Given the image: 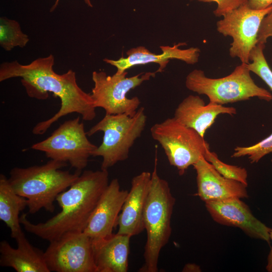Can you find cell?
Wrapping results in <instances>:
<instances>
[{
    "label": "cell",
    "instance_id": "cell-11",
    "mask_svg": "<svg viewBox=\"0 0 272 272\" xmlns=\"http://www.w3.org/2000/svg\"><path fill=\"white\" fill-rule=\"evenodd\" d=\"M44 254L50 272H96L92 240L84 232H67L50 241Z\"/></svg>",
    "mask_w": 272,
    "mask_h": 272
},
{
    "label": "cell",
    "instance_id": "cell-3",
    "mask_svg": "<svg viewBox=\"0 0 272 272\" xmlns=\"http://www.w3.org/2000/svg\"><path fill=\"white\" fill-rule=\"evenodd\" d=\"M67 165V163L50 159L42 165L11 170L9 182L17 194L27 199L30 214H36L42 209L54 212L57 195L70 187L81 174L77 170L72 173L61 170Z\"/></svg>",
    "mask_w": 272,
    "mask_h": 272
},
{
    "label": "cell",
    "instance_id": "cell-31",
    "mask_svg": "<svg viewBox=\"0 0 272 272\" xmlns=\"http://www.w3.org/2000/svg\"><path fill=\"white\" fill-rule=\"evenodd\" d=\"M271 162H272V159H271Z\"/></svg>",
    "mask_w": 272,
    "mask_h": 272
},
{
    "label": "cell",
    "instance_id": "cell-24",
    "mask_svg": "<svg viewBox=\"0 0 272 272\" xmlns=\"http://www.w3.org/2000/svg\"><path fill=\"white\" fill-rule=\"evenodd\" d=\"M272 152V133L258 143L248 147L237 146L231 157L239 158L248 156L251 163L258 162L266 155Z\"/></svg>",
    "mask_w": 272,
    "mask_h": 272
},
{
    "label": "cell",
    "instance_id": "cell-23",
    "mask_svg": "<svg viewBox=\"0 0 272 272\" xmlns=\"http://www.w3.org/2000/svg\"><path fill=\"white\" fill-rule=\"evenodd\" d=\"M204 158L224 177L248 185L247 171L245 168L223 162L219 159L215 152H211L210 150L206 153Z\"/></svg>",
    "mask_w": 272,
    "mask_h": 272
},
{
    "label": "cell",
    "instance_id": "cell-16",
    "mask_svg": "<svg viewBox=\"0 0 272 272\" xmlns=\"http://www.w3.org/2000/svg\"><path fill=\"white\" fill-rule=\"evenodd\" d=\"M152 173L144 171L133 177L119 214L117 233L131 237L144 229L143 215L150 188Z\"/></svg>",
    "mask_w": 272,
    "mask_h": 272
},
{
    "label": "cell",
    "instance_id": "cell-15",
    "mask_svg": "<svg viewBox=\"0 0 272 272\" xmlns=\"http://www.w3.org/2000/svg\"><path fill=\"white\" fill-rule=\"evenodd\" d=\"M193 167L196 174L195 195L205 202L233 197L248 198L247 185L224 177L204 157Z\"/></svg>",
    "mask_w": 272,
    "mask_h": 272
},
{
    "label": "cell",
    "instance_id": "cell-7",
    "mask_svg": "<svg viewBox=\"0 0 272 272\" xmlns=\"http://www.w3.org/2000/svg\"><path fill=\"white\" fill-rule=\"evenodd\" d=\"M150 132L164 150L169 164L177 168L181 176L210 150L204 137L174 117L154 124Z\"/></svg>",
    "mask_w": 272,
    "mask_h": 272
},
{
    "label": "cell",
    "instance_id": "cell-30",
    "mask_svg": "<svg viewBox=\"0 0 272 272\" xmlns=\"http://www.w3.org/2000/svg\"><path fill=\"white\" fill-rule=\"evenodd\" d=\"M59 0H56L54 5L53 6V9H55V7L57 6L58 2ZM85 3L89 7H93V5L92 4V2L91 0H83Z\"/></svg>",
    "mask_w": 272,
    "mask_h": 272
},
{
    "label": "cell",
    "instance_id": "cell-1",
    "mask_svg": "<svg viewBox=\"0 0 272 272\" xmlns=\"http://www.w3.org/2000/svg\"><path fill=\"white\" fill-rule=\"evenodd\" d=\"M54 64V56L49 54L27 64L15 60L3 62L0 65V82L20 78L29 97L46 100L48 92H51L60 100L58 112L36 124L32 130L34 134H44L53 123L71 113L79 114L85 121L93 120L96 116L91 94L78 86L76 73L70 70L63 74H58L53 69Z\"/></svg>",
    "mask_w": 272,
    "mask_h": 272
},
{
    "label": "cell",
    "instance_id": "cell-10",
    "mask_svg": "<svg viewBox=\"0 0 272 272\" xmlns=\"http://www.w3.org/2000/svg\"><path fill=\"white\" fill-rule=\"evenodd\" d=\"M272 5L254 10L244 4L224 15L217 23V30L224 36L232 38L229 55L238 57L241 63L250 62L252 49L257 44V36L262 21L271 10Z\"/></svg>",
    "mask_w": 272,
    "mask_h": 272
},
{
    "label": "cell",
    "instance_id": "cell-12",
    "mask_svg": "<svg viewBox=\"0 0 272 272\" xmlns=\"http://www.w3.org/2000/svg\"><path fill=\"white\" fill-rule=\"evenodd\" d=\"M237 197L205 202L212 219L217 223L238 228L248 236L270 243V228L257 219L249 207Z\"/></svg>",
    "mask_w": 272,
    "mask_h": 272
},
{
    "label": "cell",
    "instance_id": "cell-8",
    "mask_svg": "<svg viewBox=\"0 0 272 272\" xmlns=\"http://www.w3.org/2000/svg\"><path fill=\"white\" fill-rule=\"evenodd\" d=\"M88 137L79 116L65 121L49 137L33 144L31 149L44 152L50 159L67 163L81 172L97 148Z\"/></svg>",
    "mask_w": 272,
    "mask_h": 272
},
{
    "label": "cell",
    "instance_id": "cell-18",
    "mask_svg": "<svg viewBox=\"0 0 272 272\" xmlns=\"http://www.w3.org/2000/svg\"><path fill=\"white\" fill-rule=\"evenodd\" d=\"M16 248L6 240L0 242V265L10 267L17 272H50L44 252L33 246L22 231L15 238Z\"/></svg>",
    "mask_w": 272,
    "mask_h": 272
},
{
    "label": "cell",
    "instance_id": "cell-25",
    "mask_svg": "<svg viewBox=\"0 0 272 272\" xmlns=\"http://www.w3.org/2000/svg\"><path fill=\"white\" fill-rule=\"evenodd\" d=\"M193 1V0H192ZM203 3L214 2L217 4L214 14L218 17H223L228 13L247 3V0H197Z\"/></svg>",
    "mask_w": 272,
    "mask_h": 272
},
{
    "label": "cell",
    "instance_id": "cell-26",
    "mask_svg": "<svg viewBox=\"0 0 272 272\" xmlns=\"http://www.w3.org/2000/svg\"><path fill=\"white\" fill-rule=\"evenodd\" d=\"M269 37H272V9L262 21L258 34L257 43L265 44Z\"/></svg>",
    "mask_w": 272,
    "mask_h": 272
},
{
    "label": "cell",
    "instance_id": "cell-13",
    "mask_svg": "<svg viewBox=\"0 0 272 272\" xmlns=\"http://www.w3.org/2000/svg\"><path fill=\"white\" fill-rule=\"evenodd\" d=\"M121 189L117 179H113L94 209L84 231L92 240L111 235L128 193Z\"/></svg>",
    "mask_w": 272,
    "mask_h": 272
},
{
    "label": "cell",
    "instance_id": "cell-19",
    "mask_svg": "<svg viewBox=\"0 0 272 272\" xmlns=\"http://www.w3.org/2000/svg\"><path fill=\"white\" fill-rule=\"evenodd\" d=\"M131 237L118 233L92 240L96 272H126Z\"/></svg>",
    "mask_w": 272,
    "mask_h": 272
},
{
    "label": "cell",
    "instance_id": "cell-20",
    "mask_svg": "<svg viewBox=\"0 0 272 272\" xmlns=\"http://www.w3.org/2000/svg\"><path fill=\"white\" fill-rule=\"evenodd\" d=\"M28 207L27 199L17 194L11 185L8 178L0 175V220L11 231V236L15 238L23 231L21 227L19 214Z\"/></svg>",
    "mask_w": 272,
    "mask_h": 272
},
{
    "label": "cell",
    "instance_id": "cell-22",
    "mask_svg": "<svg viewBox=\"0 0 272 272\" xmlns=\"http://www.w3.org/2000/svg\"><path fill=\"white\" fill-rule=\"evenodd\" d=\"M265 44L257 43L251 50L247 64L250 72L260 77L272 91V70L263 53Z\"/></svg>",
    "mask_w": 272,
    "mask_h": 272
},
{
    "label": "cell",
    "instance_id": "cell-5",
    "mask_svg": "<svg viewBox=\"0 0 272 272\" xmlns=\"http://www.w3.org/2000/svg\"><path fill=\"white\" fill-rule=\"evenodd\" d=\"M146 122L145 108L141 107L132 116L125 113L105 114L87 132L88 137L99 131L104 133L102 143L92 155L102 157L101 169L108 170L128 158L129 150L141 135Z\"/></svg>",
    "mask_w": 272,
    "mask_h": 272
},
{
    "label": "cell",
    "instance_id": "cell-28",
    "mask_svg": "<svg viewBox=\"0 0 272 272\" xmlns=\"http://www.w3.org/2000/svg\"><path fill=\"white\" fill-rule=\"evenodd\" d=\"M201 271L200 267L199 265L190 263L185 264L182 269V271L184 272H199Z\"/></svg>",
    "mask_w": 272,
    "mask_h": 272
},
{
    "label": "cell",
    "instance_id": "cell-29",
    "mask_svg": "<svg viewBox=\"0 0 272 272\" xmlns=\"http://www.w3.org/2000/svg\"><path fill=\"white\" fill-rule=\"evenodd\" d=\"M269 237L270 241L272 242V229L270 230ZM265 268L268 272H272V247H271L267 257V263Z\"/></svg>",
    "mask_w": 272,
    "mask_h": 272
},
{
    "label": "cell",
    "instance_id": "cell-4",
    "mask_svg": "<svg viewBox=\"0 0 272 272\" xmlns=\"http://www.w3.org/2000/svg\"><path fill=\"white\" fill-rule=\"evenodd\" d=\"M175 203V198L171 193L168 182L158 174L156 155L143 215L144 229L147 233L144 253L145 262L139 271H158L160 251L167 244L171 235V220Z\"/></svg>",
    "mask_w": 272,
    "mask_h": 272
},
{
    "label": "cell",
    "instance_id": "cell-17",
    "mask_svg": "<svg viewBox=\"0 0 272 272\" xmlns=\"http://www.w3.org/2000/svg\"><path fill=\"white\" fill-rule=\"evenodd\" d=\"M237 113L233 107L209 102L206 104L198 95H190L184 98L176 107L174 117L180 123L197 131L202 137L208 129L215 122L218 116Z\"/></svg>",
    "mask_w": 272,
    "mask_h": 272
},
{
    "label": "cell",
    "instance_id": "cell-21",
    "mask_svg": "<svg viewBox=\"0 0 272 272\" xmlns=\"http://www.w3.org/2000/svg\"><path fill=\"white\" fill-rule=\"evenodd\" d=\"M29 41L28 35L22 32L18 22L1 17L0 45L6 51H10L16 47L23 48Z\"/></svg>",
    "mask_w": 272,
    "mask_h": 272
},
{
    "label": "cell",
    "instance_id": "cell-6",
    "mask_svg": "<svg viewBox=\"0 0 272 272\" xmlns=\"http://www.w3.org/2000/svg\"><path fill=\"white\" fill-rule=\"evenodd\" d=\"M247 64L241 63L229 75L220 78L207 77L203 71L195 69L186 78L185 86L199 95H205L209 102L222 105L257 97L269 102L272 95L258 86L250 75Z\"/></svg>",
    "mask_w": 272,
    "mask_h": 272
},
{
    "label": "cell",
    "instance_id": "cell-27",
    "mask_svg": "<svg viewBox=\"0 0 272 272\" xmlns=\"http://www.w3.org/2000/svg\"><path fill=\"white\" fill-rule=\"evenodd\" d=\"M249 7L254 10L264 9L272 5V0H247Z\"/></svg>",
    "mask_w": 272,
    "mask_h": 272
},
{
    "label": "cell",
    "instance_id": "cell-2",
    "mask_svg": "<svg viewBox=\"0 0 272 272\" xmlns=\"http://www.w3.org/2000/svg\"><path fill=\"white\" fill-rule=\"evenodd\" d=\"M109 184L108 170H85L76 181L56 198L60 212L43 223L34 224L23 213L24 228L49 242L67 232H84L101 196Z\"/></svg>",
    "mask_w": 272,
    "mask_h": 272
},
{
    "label": "cell",
    "instance_id": "cell-9",
    "mask_svg": "<svg viewBox=\"0 0 272 272\" xmlns=\"http://www.w3.org/2000/svg\"><path fill=\"white\" fill-rule=\"evenodd\" d=\"M142 74L126 77V71L116 73L112 76L103 71H94L92 75L94 87L91 96L94 107L104 109L108 114L134 115L141 101L138 97L128 98L126 95L144 81L155 77L156 72H147L141 76Z\"/></svg>",
    "mask_w": 272,
    "mask_h": 272
},
{
    "label": "cell",
    "instance_id": "cell-14",
    "mask_svg": "<svg viewBox=\"0 0 272 272\" xmlns=\"http://www.w3.org/2000/svg\"><path fill=\"white\" fill-rule=\"evenodd\" d=\"M186 45L180 42L172 46H161V54L150 52L144 46L132 48L126 52V57H120L117 60L105 58L103 60L117 68V73H122L131 67L149 63H157L159 67L156 73L162 72L171 59H179L187 64H193L198 61L200 50L197 47L180 49L179 46Z\"/></svg>",
    "mask_w": 272,
    "mask_h": 272
}]
</instances>
